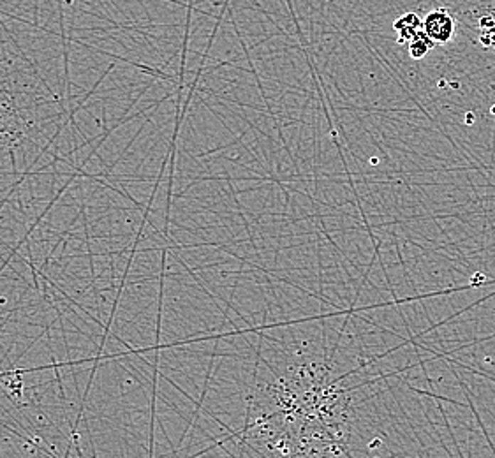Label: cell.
<instances>
[{
  "mask_svg": "<svg viewBox=\"0 0 495 458\" xmlns=\"http://www.w3.org/2000/svg\"><path fill=\"white\" fill-rule=\"evenodd\" d=\"M423 32L435 43H448L453 36V18L446 11H432L423 21Z\"/></svg>",
  "mask_w": 495,
  "mask_h": 458,
  "instance_id": "6da1fadb",
  "label": "cell"
},
{
  "mask_svg": "<svg viewBox=\"0 0 495 458\" xmlns=\"http://www.w3.org/2000/svg\"><path fill=\"white\" fill-rule=\"evenodd\" d=\"M421 27L420 20L416 14H408V16L400 18V20L395 21V28L398 31V34H400V41L402 43H405V41H411L415 38L416 34H418V28Z\"/></svg>",
  "mask_w": 495,
  "mask_h": 458,
  "instance_id": "7a4b0ae2",
  "label": "cell"
},
{
  "mask_svg": "<svg viewBox=\"0 0 495 458\" xmlns=\"http://www.w3.org/2000/svg\"><path fill=\"white\" fill-rule=\"evenodd\" d=\"M432 46H434L432 39L423 31H420L409 43V51H411L412 58H423L428 53V50H432Z\"/></svg>",
  "mask_w": 495,
  "mask_h": 458,
  "instance_id": "3957f363",
  "label": "cell"
}]
</instances>
